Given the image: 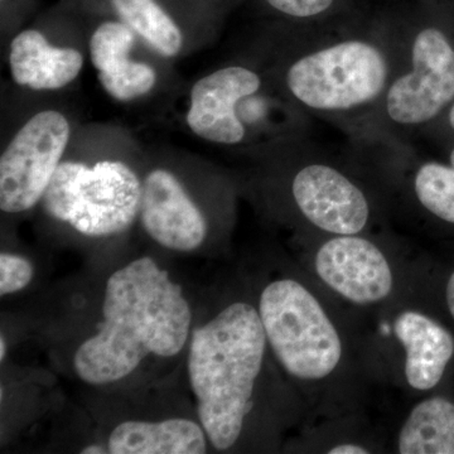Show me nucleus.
I'll return each instance as SVG.
<instances>
[{"label": "nucleus", "mask_w": 454, "mask_h": 454, "mask_svg": "<svg viewBox=\"0 0 454 454\" xmlns=\"http://www.w3.org/2000/svg\"><path fill=\"white\" fill-rule=\"evenodd\" d=\"M12 77L33 90H57L73 82L83 66L77 50L51 46L41 32L27 29L11 44Z\"/></svg>", "instance_id": "4468645a"}, {"label": "nucleus", "mask_w": 454, "mask_h": 454, "mask_svg": "<svg viewBox=\"0 0 454 454\" xmlns=\"http://www.w3.org/2000/svg\"><path fill=\"white\" fill-rule=\"evenodd\" d=\"M262 86L260 74L240 65L226 66L202 77L191 91L188 127L207 142L241 145L247 133L239 106L258 94Z\"/></svg>", "instance_id": "9b49d317"}, {"label": "nucleus", "mask_w": 454, "mask_h": 454, "mask_svg": "<svg viewBox=\"0 0 454 454\" xmlns=\"http://www.w3.org/2000/svg\"><path fill=\"white\" fill-rule=\"evenodd\" d=\"M129 26L106 22L98 27L90 40V57L98 73H107L129 61L134 33Z\"/></svg>", "instance_id": "a211bd4d"}, {"label": "nucleus", "mask_w": 454, "mask_h": 454, "mask_svg": "<svg viewBox=\"0 0 454 454\" xmlns=\"http://www.w3.org/2000/svg\"><path fill=\"white\" fill-rule=\"evenodd\" d=\"M269 357L256 301L238 298L197 319L184 363L195 413L212 450H236L249 433Z\"/></svg>", "instance_id": "f03ea898"}, {"label": "nucleus", "mask_w": 454, "mask_h": 454, "mask_svg": "<svg viewBox=\"0 0 454 454\" xmlns=\"http://www.w3.org/2000/svg\"><path fill=\"white\" fill-rule=\"evenodd\" d=\"M269 351L291 380L325 384L345 361L342 333L318 295L303 280L278 276L256 298Z\"/></svg>", "instance_id": "39448f33"}, {"label": "nucleus", "mask_w": 454, "mask_h": 454, "mask_svg": "<svg viewBox=\"0 0 454 454\" xmlns=\"http://www.w3.org/2000/svg\"><path fill=\"white\" fill-rule=\"evenodd\" d=\"M7 355H8L7 337L4 336V333H2V336H0V361H2V364L4 363L5 358H7Z\"/></svg>", "instance_id": "b1692460"}, {"label": "nucleus", "mask_w": 454, "mask_h": 454, "mask_svg": "<svg viewBox=\"0 0 454 454\" xmlns=\"http://www.w3.org/2000/svg\"><path fill=\"white\" fill-rule=\"evenodd\" d=\"M400 454H454V402L430 396L411 408L396 437Z\"/></svg>", "instance_id": "2eb2a0df"}, {"label": "nucleus", "mask_w": 454, "mask_h": 454, "mask_svg": "<svg viewBox=\"0 0 454 454\" xmlns=\"http://www.w3.org/2000/svg\"><path fill=\"white\" fill-rule=\"evenodd\" d=\"M139 220L155 244L175 253H195L210 234L207 217L168 169L151 170L143 179Z\"/></svg>", "instance_id": "9d476101"}, {"label": "nucleus", "mask_w": 454, "mask_h": 454, "mask_svg": "<svg viewBox=\"0 0 454 454\" xmlns=\"http://www.w3.org/2000/svg\"><path fill=\"white\" fill-rule=\"evenodd\" d=\"M104 90L119 101H130L148 94L154 88L155 71L142 62H125L121 67L98 74Z\"/></svg>", "instance_id": "6ab92c4d"}, {"label": "nucleus", "mask_w": 454, "mask_h": 454, "mask_svg": "<svg viewBox=\"0 0 454 454\" xmlns=\"http://www.w3.org/2000/svg\"><path fill=\"white\" fill-rule=\"evenodd\" d=\"M293 145L286 193L295 217L325 236L364 234L372 225L375 205L354 163L315 143L295 139Z\"/></svg>", "instance_id": "0eeeda50"}, {"label": "nucleus", "mask_w": 454, "mask_h": 454, "mask_svg": "<svg viewBox=\"0 0 454 454\" xmlns=\"http://www.w3.org/2000/svg\"><path fill=\"white\" fill-rule=\"evenodd\" d=\"M274 11L298 22H313L333 9L336 0H265Z\"/></svg>", "instance_id": "412c9836"}, {"label": "nucleus", "mask_w": 454, "mask_h": 454, "mask_svg": "<svg viewBox=\"0 0 454 454\" xmlns=\"http://www.w3.org/2000/svg\"><path fill=\"white\" fill-rule=\"evenodd\" d=\"M70 139L61 113L46 110L20 128L0 158V208L16 215L43 199Z\"/></svg>", "instance_id": "6e6552de"}, {"label": "nucleus", "mask_w": 454, "mask_h": 454, "mask_svg": "<svg viewBox=\"0 0 454 454\" xmlns=\"http://www.w3.org/2000/svg\"><path fill=\"white\" fill-rule=\"evenodd\" d=\"M35 268L31 260L20 254H0V295L16 294L25 291L35 279Z\"/></svg>", "instance_id": "aec40b11"}, {"label": "nucleus", "mask_w": 454, "mask_h": 454, "mask_svg": "<svg viewBox=\"0 0 454 454\" xmlns=\"http://www.w3.org/2000/svg\"><path fill=\"white\" fill-rule=\"evenodd\" d=\"M107 454H203L210 450L197 415L124 417L98 439Z\"/></svg>", "instance_id": "f8f14e48"}, {"label": "nucleus", "mask_w": 454, "mask_h": 454, "mask_svg": "<svg viewBox=\"0 0 454 454\" xmlns=\"http://www.w3.org/2000/svg\"><path fill=\"white\" fill-rule=\"evenodd\" d=\"M446 118L448 127H450L454 133V103L450 106V109L447 110Z\"/></svg>", "instance_id": "393cba45"}, {"label": "nucleus", "mask_w": 454, "mask_h": 454, "mask_svg": "<svg viewBox=\"0 0 454 454\" xmlns=\"http://www.w3.org/2000/svg\"><path fill=\"white\" fill-rule=\"evenodd\" d=\"M114 8L134 32L162 56H177L184 44L181 29L155 0H112Z\"/></svg>", "instance_id": "dca6fc26"}, {"label": "nucleus", "mask_w": 454, "mask_h": 454, "mask_svg": "<svg viewBox=\"0 0 454 454\" xmlns=\"http://www.w3.org/2000/svg\"><path fill=\"white\" fill-rule=\"evenodd\" d=\"M319 282L352 306H378L395 289V274L380 245L364 234L328 236L313 256Z\"/></svg>", "instance_id": "1a4fd4ad"}, {"label": "nucleus", "mask_w": 454, "mask_h": 454, "mask_svg": "<svg viewBox=\"0 0 454 454\" xmlns=\"http://www.w3.org/2000/svg\"><path fill=\"white\" fill-rule=\"evenodd\" d=\"M415 202L429 216L454 226V168L450 164L422 162L409 178Z\"/></svg>", "instance_id": "f3484780"}, {"label": "nucleus", "mask_w": 454, "mask_h": 454, "mask_svg": "<svg viewBox=\"0 0 454 454\" xmlns=\"http://www.w3.org/2000/svg\"><path fill=\"white\" fill-rule=\"evenodd\" d=\"M143 179L121 160H66L42 199L51 219L90 239L127 232L139 216Z\"/></svg>", "instance_id": "423d86ee"}, {"label": "nucleus", "mask_w": 454, "mask_h": 454, "mask_svg": "<svg viewBox=\"0 0 454 454\" xmlns=\"http://www.w3.org/2000/svg\"><path fill=\"white\" fill-rule=\"evenodd\" d=\"M67 346V370L82 384L119 393L169 372L186 357L197 321L184 286L151 255L122 262L101 283Z\"/></svg>", "instance_id": "f257e3e1"}, {"label": "nucleus", "mask_w": 454, "mask_h": 454, "mask_svg": "<svg viewBox=\"0 0 454 454\" xmlns=\"http://www.w3.org/2000/svg\"><path fill=\"white\" fill-rule=\"evenodd\" d=\"M325 453L330 454H369L372 450L364 444L355 443V442H342V443L334 444L328 447Z\"/></svg>", "instance_id": "4be33fe9"}, {"label": "nucleus", "mask_w": 454, "mask_h": 454, "mask_svg": "<svg viewBox=\"0 0 454 454\" xmlns=\"http://www.w3.org/2000/svg\"><path fill=\"white\" fill-rule=\"evenodd\" d=\"M454 103V40L434 25L403 32L402 61L375 112L354 139L363 145H408L414 133Z\"/></svg>", "instance_id": "20e7f679"}, {"label": "nucleus", "mask_w": 454, "mask_h": 454, "mask_svg": "<svg viewBox=\"0 0 454 454\" xmlns=\"http://www.w3.org/2000/svg\"><path fill=\"white\" fill-rule=\"evenodd\" d=\"M402 51L403 32L309 31L284 61V94L298 112L340 125L354 138L384 97Z\"/></svg>", "instance_id": "7ed1b4c3"}, {"label": "nucleus", "mask_w": 454, "mask_h": 454, "mask_svg": "<svg viewBox=\"0 0 454 454\" xmlns=\"http://www.w3.org/2000/svg\"><path fill=\"white\" fill-rule=\"evenodd\" d=\"M446 303L448 312H450L454 322V270L450 273V276L448 277L446 284Z\"/></svg>", "instance_id": "5701e85b"}, {"label": "nucleus", "mask_w": 454, "mask_h": 454, "mask_svg": "<svg viewBox=\"0 0 454 454\" xmlns=\"http://www.w3.org/2000/svg\"><path fill=\"white\" fill-rule=\"evenodd\" d=\"M391 328L404 354L403 373L408 387L417 391L435 389L454 357L452 333L413 309L400 310Z\"/></svg>", "instance_id": "ddd939ff"}, {"label": "nucleus", "mask_w": 454, "mask_h": 454, "mask_svg": "<svg viewBox=\"0 0 454 454\" xmlns=\"http://www.w3.org/2000/svg\"><path fill=\"white\" fill-rule=\"evenodd\" d=\"M450 166H452L454 168V146L452 148V151H450Z\"/></svg>", "instance_id": "a878e982"}]
</instances>
